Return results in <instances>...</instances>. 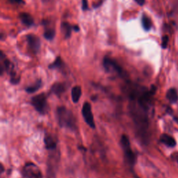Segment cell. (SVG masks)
<instances>
[{
    "instance_id": "6da1fadb",
    "label": "cell",
    "mask_w": 178,
    "mask_h": 178,
    "mask_svg": "<svg viewBox=\"0 0 178 178\" xmlns=\"http://www.w3.org/2000/svg\"><path fill=\"white\" fill-rule=\"evenodd\" d=\"M155 89L148 91L144 88L134 86L129 93L131 102L129 111L137 126L139 135L145 143L148 141V111L150 106L151 97L154 94Z\"/></svg>"
},
{
    "instance_id": "7a4b0ae2",
    "label": "cell",
    "mask_w": 178,
    "mask_h": 178,
    "mask_svg": "<svg viewBox=\"0 0 178 178\" xmlns=\"http://www.w3.org/2000/svg\"><path fill=\"white\" fill-rule=\"evenodd\" d=\"M56 117L61 127L71 130L76 129V118L70 110L65 107H59L56 109Z\"/></svg>"
},
{
    "instance_id": "3957f363",
    "label": "cell",
    "mask_w": 178,
    "mask_h": 178,
    "mask_svg": "<svg viewBox=\"0 0 178 178\" xmlns=\"http://www.w3.org/2000/svg\"><path fill=\"white\" fill-rule=\"evenodd\" d=\"M120 144H121L124 156H125V160L127 161V164L130 166H134L136 162H137V157L133 150H132L129 139L127 135H122L121 139H120Z\"/></svg>"
},
{
    "instance_id": "277c9868",
    "label": "cell",
    "mask_w": 178,
    "mask_h": 178,
    "mask_svg": "<svg viewBox=\"0 0 178 178\" xmlns=\"http://www.w3.org/2000/svg\"><path fill=\"white\" fill-rule=\"evenodd\" d=\"M31 104L41 114H45L47 110V97L45 93L36 95L31 99Z\"/></svg>"
},
{
    "instance_id": "5b68a950",
    "label": "cell",
    "mask_w": 178,
    "mask_h": 178,
    "mask_svg": "<svg viewBox=\"0 0 178 178\" xmlns=\"http://www.w3.org/2000/svg\"><path fill=\"white\" fill-rule=\"evenodd\" d=\"M22 178H43V175L36 164L29 163L23 168Z\"/></svg>"
},
{
    "instance_id": "8992f818",
    "label": "cell",
    "mask_w": 178,
    "mask_h": 178,
    "mask_svg": "<svg viewBox=\"0 0 178 178\" xmlns=\"http://www.w3.org/2000/svg\"><path fill=\"white\" fill-rule=\"evenodd\" d=\"M103 66L107 72H114L122 76L124 75L123 70L120 66L118 65L116 61L109 57H104L103 60Z\"/></svg>"
},
{
    "instance_id": "52a82bcc",
    "label": "cell",
    "mask_w": 178,
    "mask_h": 178,
    "mask_svg": "<svg viewBox=\"0 0 178 178\" xmlns=\"http://www.w3.org/2000/svg\"><path fill=\"white\" fill-rule=\"evenodd\" d=\"M82 116L84 118V120L86 122V124L92 129L95 128V123L93 117V112H92L91 105L89 102H86L82 107Z\"/></svg>"
},
{
    "instance_id": "ba28073f",
    "label": "cell",
    "mask_w": 178,
    "mask_h": 178,
    "mask_svg": "<svg viewBox=\"0 0 178 178\" xmlns=\"http://www.w3.org/2000/svg\"><path fill=\"white\" fill-rule=\"evenodd\" d=\"M27 41L29 47L34 53H37L41 48V40L33 34H29L27 36Z\"/></svg>"
},
{
    "instance_id": "9c48e42d",
    "label": "cell",
    "mask_w": 178,
    "mask_h": 178,
    "mask_svg": "<svg viewBox=\"0 0 178 178\" xmlns=\"http://www.w3.org/2000/svg\"><path fill=\"white\" fill-rule=\"evenodd\" d=\"M66 89L67 86L66 84L61 83V82H56L51 86L50 91L51 93L56 95V96L61 97V95L65 93Z\"/></svg>"
},
{
    "instance_id": "30bf717a",
    "label": "cell",
    "mask_w": 178,
    "mask_h": 178,
    "mask_svg": "<svg viewBox=\"0 0 178 178\" xmlns=\"http://www.w3.org/2000/svg\"><path fill=\"white\" fill-rule=\"evenodd\" d=\"M44 143H45V146L46 149L49 150H55L56 148L57 142L56 139L50 135H46L44 138Z\"/></svg>"
},
{
    "instance_id": "8fae6325",
    "label": "cell",
    "mask_w": 178,
    "mask_h": 178,
    "mask_svg": "<svg viewBox=\"0 0 178 178\" xmlns=\"http://www.w3.org/2000/svg\"><path fill=\"white\" fill-rule=\"evenodd\" d=\"M160 141L161 142L163 143L164 144L167 145L168 147L170 148H173L176 145V141L173 137H172L171 136L166 134H162L160 137Z\"/></svg>"
},
{
    "instance_id": "7c38bea8",
    "label": "cell",
    "mask_w": 178,
    "mask_h": 178,
    "mask_svg": "<svg viewBox=\"0 0 178 178\" xmlns=\"http://www.w3.org/2000/svg\"><path fill=\"white\" fill-rule=\"evenodd\" d=\"M81 88L79 86H75L72 88L71 92L72 100L74 103H77L81 96Z\"/></svg>"
},
{
    "instance_id": "4fadbf2b",
    "label": "cell",
    "mask_w": 178,
    "mask_h": 178,
    "mask_svg": "<svg viewBox=\"0 0 178 178\" xmlns=\"http://www.w3.org/2000/svg\"><path fill=\"white\" fill-rule=\"evenodd\" d=\"M20 18L22 22L24 24H25L26 26H31L34 24V18H32V16L29 13H22L20 15Z\"/></svg>"
},
{
    "instance_id": "5bb4252c",
    "label": "cell",
    "mask_w": 178,
    "mask_h": 178,
    "mask_svg": "<svg viewBox=\"0 0 178 178\" xmlns=\"http://www.w3.org/2000/svg\"><path fill=\"white\" fill-rule=\"evenodd\" d=\"M166 97L170 102L175 103L178 100V93L175 89H169L166 93Z\"/></svg>"
},
{
    "instance_id": "9a60e30c",
    "label": "cell",
    "mask_w": 178,
    "mask_h": 178,
    "mask_svg": "<svg viewBox=\"0 0 178 178\" xmlns=\"http://www.w3.org/2000/svg\"><path fill=\"white\" fill-rule=\"evenodd\" d=\"M61 29H62V31L64 32L65 37H66V38H68L71 35L72 29H73V26L70 25L68 22H65L61 24Z\"/></svg>"
},
{
    "instance_id": "2e32d148",
    "label": "cell",
    "mask_w": 178,
    "mask_h": 178,
    "mask_svg": "<svg viewBox=\"0 0 178 178\" xmlns=\"http://www.w3.org/2000/svg\"><path fill=\"white\" fill-rule=\"evenodd\" d=\"M41 86H42L41 80L38 79L34 84H32V85L26 87L25 91L29 93H33L34 92L37 91L41 87Z\"/></svg>"
},
{
    "instance_id": "e0dca14e",
    "label": "cell",
    "mask_w": 178,
    "mask_h": 178,
    "mask_svg": "<svg viewBox=\"0 0 178 178\" xmlns=\"http://www.w3.org/2000/svg\"><path fill=\"white\" fill-rule=\"evenodd\" d=\"M141 22H142L143 27L145 31H149L151 29V27H152V22H151V20L148 16H146V15H143Z\"/></svg>"
},
{
    "instance_id": "ac0fdd59",
    "label": "cell",
    "mask_w": 178,
    "mask_h": 178,
    "mask_svg": "<svg viewBox=\"0 0 178 178\" xmlns=\"http://www.w3.org/2000/svg\"><path fill=\"white\" fill-rule=\"evenodd\" d=\"M63 66H64V63H63L62 59L60 57H58L54 61V62L49 65V68L50 69H60L62 68Z\"/></svg>"
},
{
    "instance_id": "d6986e66",
    "label": "cell",
    "mask_w": 178,
    "mask_h": 178,
    "mask_svg": "<svg viewBox=\"0 0 178 178\" xmlns=\"http://www.w3.org/2000/svg\"><path fill=\"white\" fill-rule=\"evenodd\" d=\"M55 36V30L52 28H48L45 31L44 37L47 40H52Z\"/></svg>"
},
{
    "instance_id": "ffe728a7",
    "label": "cell",
    "mask_w": 178,
    "mask_h": 178,
    "mask_svg": "<svg viewBox=\"0 0 178 178\" xmlns=\"http://www.w3.org/2000/svg\"><path fill=\"white\" fill-rule=\"evenodd\" d=\"M168 43V37L166 36H164L163 39H162V47H163L164 48H166V47H167Z\"/></svg>"
},
{
    "instance_id": "44dd1931",
    "label": "cell",
    "mask_w": 178,
    "mask_h": 178,
    "mask_svg": "<svg viewBox=\"0 0 178 178\" xmlns=\"http://www.w3.org/2000/svg\"><path fill=\"white\" fill-rule=\"evenodd\" d=\"M82 9H83V11H86L89 9L87 0H82Z\"/></svg>"
},
{
    "instance_id": "7402d4cb",
    "label": "cell",
    "mask_w": 178,
    "mask_h": 178,
    "mask_svg": "<svg viewBox=\"0 0 178 178\" xmlns=\"http://www.w3.org/2000/svg\"><path fill=\"white\" fill-rule=\"evenodd\" d=\"M9 1L13 4H22L24 3L23 0H9Z\"/></svg>"
},
{
    "instance_id": "603a6c76",
    "label": "cell",
    "mask_w": 178,
    "mask_h": 178,
    "mask_svg": "<svg viewBox=\"0 0 178 178\" xmlns=\"http://www.w3.org/2000/svg\"><path fill=\"white\" fill-rule=\"evenodd\" d=\"M135 1L137 2L138 4L140 6H143L145 4V0H135Z\"/></svg>"
},
{
    "instance_id": "cb8c5ba5",
    "label": "cell",
    "mask_w": 178,
    "mask_h": 178,
    "mask_svg": "<svg viewBox=\"0 0 178 178\" xmlns=\"http://www.w3.org/2000/svg\"><path fill=\"white\" fill-rule=\"evenodd\" d=\"M73 29H74L76 31H79V26H74L73 27Z\"/></svg>"
}]
</instances>
